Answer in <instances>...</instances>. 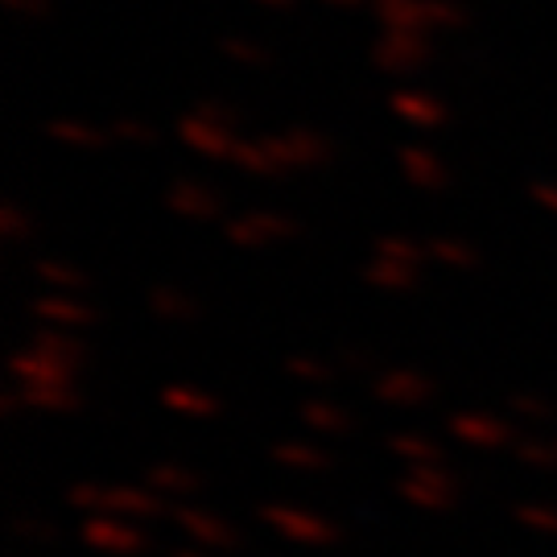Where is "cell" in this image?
Returning <instances> with one entry per match:
<instances>
[{"mask_svg":"<svg viewBox=\"0 0 557 557\" xmlns=\"http://www.w3.org/2000/svg\"><path fill=\"white\" fill-rule=\"evenodd\" d=\"M75 508H87L91 517H108V512H124V517H161L165 504L153 496V487H75L71 492Z\"/></svg>","mask_w":557,"mask_h":557,"instance_id":"cell-1","label":"cell"},{"mask_svg":"<svg viewBox=\"0 0 557 557\" xmlns=\"http://www.w3.org/2000/svg\"><path fill=\"white\" fill-rule=\"evenodd\" d=\"M400 496L418 508H430V512H446L458 499V487L455 475L446 471V462H430V467H413L400 479Z\"/></svg>","mask_w":557,"mask_h":557,"instance_id":"cell-2","label":"cell"},{"mask_svg":"<svg viewBox=\"0 0 557 557\" xmlns=\"http://www.w3.org/2000/svg\"><path fill=\"white\" fill-rule=\"evenodd\" d=\"M264 140V149L273 153L281 170H294V165H319V161L331 158V140L314 133V128H306V124H294L289 133H281V137H260Z\"/></svg>","mask_w":557,"mask_h":557,"instance_id":"cell-3","label":"cell"},{"mask_svg":"<svg viewBox=\"0 0 557 557\" xmlns=\"http://www.w3.org/2000/svg\"><path fill=\"white\" fill-rule=\"evenodd\" d=\"M376 66L380 71H413L421 62L430 59V41L425 34H413V29H388V38L380 41L376 50Z\"/></svg>","mask_w":557,"mask_h":557,"instance_id":"cell-4","label":"cell"},{"mask_svg":"<svg viewBox=\"0 0 557 557\" xmlns=\"http://www.w3.org/2000/svg\"><path fill=\"white\" fill-rule=\"evenodd\" d=\"M232 133H236V128H227V124H220V120L202 116V112L182 120V140H186L190 149L207 153V158H232V149H236V137H232Z\"/></svg>","mask_w":557,"mask_h":557,"instance_id":"cell-5","label":"cell"},{"mask_svg":"<svg viewBox=\"0 0 557 557\" xmlns=\"http://www.w3.org/2000/svg\"><path fill=\"white\" fill-rule=\"evenodd\" d=\"M178 524L199 541V549H236L239 537L227 520L211 517V512H199V508H174Z\"/></svg>","mask_w":557,"mask_h":557,"instance_id":"cell-6","label":"cell"},{"mask_svg":"<svg viewBox=\"0 0 557 557\" xmlns=\"http://www.w3.org/2000/svg\"><path fill=\"white\" fill-rule=\"evenodd\" d=\"M83 541L96 545V549H108V554H133V549H140V533L133 524H124V517H87Z\"/></svg>","mask_w":557,"mask_h":557,"instance_id":"cell-7","label":"cell"},{"mask_svg":"<svg viewBox=\"0 0 557 557\" xmlns=\"http://www.w3.org/2000/svg\"><path fill=\"white\" fill-rule=\"evenodd\" d=\"M264 520H273L285 537L301 541V545H331L338 537L335 524H326L319 517H306V512H289V508H264Z\"/></svg>","mask_w":557,"mask_h":557,"instance_id":"cell-8","label":"cell"},{"mask_svg":"<svg viewBox=\"0 0 557 557\" xmlns=\"http://www.w3.org/2000/svg\"><path fill=\"white\" fill-rule=\"evenodd\" d=\"M298 232V223L281 220V215H248V220H236L227 227V236L236 239L239 248H260L269 239H289Z\"/></svg>","mask_w":557,"mask_h":557,"instance_id":"cell-9","label":"cell"},{"mask_svg":"<svg viewBox=\"0 0 557 557\" xmlns=\"http://www.w3.org/2000/svg\"><path fill=\"white\" fill-rule=\"evenodd\" d=\"M376 397L388 400V405H421V400L434 397V384L421 372L400 368V372H388V376L376 380Z\"/></svg>","mask_w":557,"mask_h":557,"instance_id":"cell-10","label":"cell"},{"mask_svg":"<svg viewBox=\"0 0 557 557\" xmlns=\"http://www.w3.org/2000/svg\"><path fill=\"white\" fill-rule=\"evenodd\" d=\"M170 211L174 215H182V220H215L220 215V202H215V195L207 190V186H195V182H174L170 186Z\"/></svg>","mask_w":557,"mask_h":557,"instance_id":"cell-11","label":"cell"},{"mask_svg":"<svg viewBox=\"0 0 557 557\" xmlns=\"http://www.w3.org/2000/svg\"><path fill=\"white\" fill-rule=\"evenodd\" d=\"M400 170H405V178L413 182L418 190H442V186H446V170H442V161L434 158V153L405 149V153H400Z\"/></svg>","mask_w":557,"mask_h":557,"instance_id":"cell-12","label":"cell"},{"mask_svg":"<svg viewBox=\"0 0 557 557\" xmlns=\"http://www.w3.org/2000/svg\"><path fill=\"white\" fill-rule=\"evenodd\" d=\"M450 430L462 442H471V446H499V442L512 438V430L504 421H492V418H455Z\"/></svg>","mask_w":557,"mask_h":557,"instance_id":"cell-13","label":"cell"},{"mask_svg":"<svg viewBox=\"0 0 557 557\" xmlns=\"http://www.w3.org/2000/svg\"><path fill=\"white\" fill-rule=\"evenodd\" d=\"M34 314L46 322H54V326H87V322L96 319V310L91 306H83V301H62V298H41L34 306Z\"/></svg>","mask_w":557,"mask_h":557,"instance_id":"cell-14","label":"cell"},{"mask_svg":"<svg viewBox=\"0 0 557 557\" xmlns=\"http://www.w3.org/2000/svg\"><path fill=\"white\" fill-rule=\"evenodd\" d=\"M232 161H236L239 170H248V174H257V178H277L285 174L273 153L264 149V140H236V149H232Z\"/></svg>","mask_w":557,"mask_h":557,"instance_id":"cell-15","label":"cell"},{"mask_svg":"<svg viewBox=\"0 0 557 557\" xmlns=\"http://www.w3.org/2000/svg\"><path fill=\"white\" fill-rule=\"evenodd\" d=\"M368 281L380 285V289H413V281H418V269H409V264H397V260H384L376 257L368 264Z\"/></svg>","mask_w":557,"mask_h":557,"instance_id":"cell-16","label":"cell"},{"mask_svg":"<svg viewBox=\"0 0 557 557\" xmlns=\"http://www.w3.org/2000/svg\"><path fill=\"white\" fill-rule=\"evenodd\" d=\"M149 306H153V314L174 319V322H186L199 314V301H190L186 294H178V289H165V285H158V289L149 294Z\"/></svg>","mask_w":557,"mask_h":557,"instance_id":"cell-17","label":"cell"},{"mask_svg":"<svg viewBox=\"0 0 557 557\" xmlns=\"http://www.w3.org/2000/svg\"><path fill=\"white\" fill-rule=\"evenodd\" d=\"M301 421L322 430V434H347L351 430V418L343 409H335V405H322V400H306L301 405Z\"/></svg>","mask_w":557,"mask_h":557,"instance_id":"cell-18","label":"cell"},{"mask_svg":"<svg viewBox=\"0 0 557 557\" xmlns=\"http://www.w3.org/2000/svg\"><path fill=\"white\" fill-rule=\"evenodd\" d=\"M393 108H397V116H405L409 124H418V128H430V124H438L442 120V108L430 96H413V91H400L397 100H393Z\"/></svg>","mask_w":557,"mask_h":557,"instance_id":"cell-19","label":"cell"},{"mask_svg":"<svg viewBox=\"0 0 557 557\" xmlns=\"http://www.w3.org/2000/svg\"><path fill=\"white\" fill-rule=\"evenodd\" d=\"M149 487L153 492H174V496H190V492H199V475H190V471H182V467H153L149 471Z\"/></svg>","mask_w":557,"mask_h":557,"instance_id":"cell-20","label":"cell"},{"mask_svg":"<svg viewBox=\"0 0 557 557\" xmlns=\"http://www.w3.org/2000/svg\"><path fill=\"white\" fill-rule=\"evenodd\" d=\"M397 455H405L413 467H430V462H446V455H442L434 442H425V438H413V434H400V438L388 442Z\"/></svg>","mask_w":557,"mask_h":557,"instance_id":"cell-21","label":"cell"},{"mask_svg":"<svg viewBox=\"0 0 557 557\" xmlns=\"http://www.w3.org/2000/svg\"><path fill=\"white\" fill-rule=\"evenodd\" d=\"M425 252H430V248H421V244H413V239H393V236L376 239V257L409 264V269H418L421 260H425Z\"/></svg>","mask_w":557,"mask_h":557,"instance_id":"cell-22","label":"cell"},{"mask_svg":"<svg viewBox=\"0 0 557 557\" xmlns=\"http://www.w3.org/2000/svg\"><path fill=\"white\" fill-rule=\"evenodd\" d=\"M34 347L46 351L50 359H59V363H66V368H71V363H79V356H83L79 343H71V338L59 335V331H41V335L34 338Z\"/></svg>","mask_w":557,"mask_h":557,"instance_id":"cell-23","label":"cell"},{"mask_svg":"<svg viewBox=\"0 0 557 557\" xmlns=\"http://www.w3.org/2000/svg\"><path fill=\"white\" fill-rule=\"evenodd\" d=\"M277 458L285 462V467H301V471H322V467L331 462V455H322V450H314V446H298V442L277 446Z\"/></svg>","mask_w":557,"mask_h":557,"instance_id":"cell-24","label":"cell"},{"mask_svg":"<svg viewBox=\"0 0 557 557\" xmlns=\"http://www.w3.org/2000/svg\"><path fill=\"white\" fill-rule=\"evenodd\" d=\"M165 405L178 409V413H190V418H211L220 405L211 397H199V393H186V388H165Z\"/></svg>","mask_w":557,"mask_h":557,"instance_id":"cell-25","label":"cell"},{"mask_svg":"<svg viewBox=\"0 0 557 557\" xmlns=\"http://www.w3.org/2000/svg\"><path fill=\"white\" fill-rule=\"evenodd\" d=\"M38 281L54 285V289H87V273H79V269H62V264H54V260H41Z\"/></svg>","mask_w":557,"mask_h":557,"instance_id":"cell-26","label":"cell"},{"mask_svg":"<svg viewBox=\"0 0 557 557\" xmlns=\"http://www.w3.org/2000/svg\"><path fill=\"white\" fill-rule=\"evenodd\" d=\"M50 133H54L59 140H66V145H83V149L103 145L100 128H83V124H75V120H54V124H50Z\"/></svg>","mask_w":557,"mask_h":557,"instance_id":"cell-27","label":"cell"},{"mask_svg":"<svg viewBox=\"0 0 557 557\" xmlns=\"http://www.w3.org/2000/svg\"><path fill=\"white\" fill-rule=\"evenodd\" d=\"M425 248H430V257H438L442 264H455V269H471L475 264V252L467 244H455V239H430Z\"/></svg>","mask_w":557,"mask_h":557,"instance_id":"cell-28","label":"cell"},{"mask_svg":"<svg viewBox=\"0 0 557 557\" xmlns=\"http://www.w3.org/2000/svg\"><path fill=\"white\" fill-rule=\"evenodd\" d=\"M289 372L298 380H310V384H326L331 380V363H319V359H310V356H298V359H289Z\"/></svg>","mask_w":557,"mask_h":557,"instance_id":"cell-29","label":"cell"},{"mask_svg":"<svg viewBox=\"0 0 557 557\" xmlns=\"http://www.w3.org/2000/svg\"><path fill=\"white\" fill-rule=\"evenodd\" d=\"M517 520L520 524H529V529H537V533H557V512L554 508H517Z\"/></svg>","mask_w":557,"mask_h":557,"instance_id":"cell-30","label":"cell"},{"mask_svg":"<svg viewBox=\"0 0 557 557\" xmlns=\"http://www.w3.org/2000/svg\"><path fill=\"white\" fill-rule=\"evenodd\" d=\"M520 458H524L529 467L549 471V467H557V446H545V442H520Z\"/></svg>","mask_w":557,"mask_h":557,"instance_id":"cell-31","label":"cell"},{"mask_svg":"<svg viewBox=\"0 0 557 557\" xmlns=\"http://www.w3.org/2000/svg\"><path fill=\"white\" fill-rule=\"evenodd\" d=\"M425 21L430 25H462V13L450 0H425Z\"/></svg>","mask_w":557,"mask_h":557,"instance_id":"cell-32","label":"cell"},{"mask_svg":"<svg viewBox=\"0 0 557 557\" xmlns=\"http://www.w3.org/2000/svg\"><path fill=\"white\" fill-rule=\"evenodd\" d=\"M223 54H232V59L248 62V66H260V62H264V50H260V46H252V41H239V38L223 41Z\"/></svg>","mask_w":557,"mask_h":557,"instance_id":"cell-33","label":"cell"},{"mask_svg":"<svg viewBox=\"0 0 557 557\" xmlns=\"http://www.w3.org/2000/svg\"><path fill=\"white\" fill-rule=\"evenodd\" d=\"M508 405H512V413H520V418H533V421H545L549 418V405L537 397H520V393H512L508 397Z\"/></svg>","mask_w":557,"mask_h":557,"instance_id":"cell-34","label":"cell"},{"mask_svg":"<svg viewBox=\"0 0 557 557\" xmlns=\"http://www.w3.org/2000/svg\"><path fill=\"white\" fill-rule=\"evenodd\" d=\"M0 232H4L9 239H25L29 232H34V227L21 220L17 207H4V211H0Z\"/></svg>","mask_w":557,"mask_h":557,"instance_id":"cell-35","label":"cell"},{"mask_svg":"<svg viewBox=\"0 0 557 557\" xmlns=\"http://www.w3.org/2000/svg\"><path fill=\"white\" fill-rule=\"evenodd\" d=\"M116 137H124V140H140V145H149V140H153V128H145L140 120H120V124H116Z\"/></svg>","mask_w":557,"mask_h":557,"instance_id":"cell-36","label":"cell"},{"mask_svg":"<svg viewBox=\"0 0 557 557\" xmlns=\"http://www.w3.org/2000/svg\"><path fill=\"white\" fill-rule=\"evenodd\" d=\"M13 13H21V17H41L46 13V0H4Z\"/></svg>","mask_w":557,"mask_h":557,"instance_id":"cell-37","label":"cell"},{"mask_svg":"<svg viewBox=\"0 0 557 557\" xmlns=\"http://www.w3.org/2000/svg\"><path fill=\"white\" fill-rule=\"evenodd\" d=\"M17 529L25 533V537H38L41 545H50V541H54V533H50L46 524H29V520H17Z\"/></svg>","mask_w":557,"mask_h":557,"instance_id":"cell-38","label":"cell"},{"mask_svg":"<svg viewBox=\"0 0 557 557\" xmlns=\"http://www.w3.org/2000/svg\"><path fill=\"white\" fill-rule=\"evenodd\" d=\"M533 195H537L541 207H549L557 215V186H533Z\"/></svg>","mask_w":557,"mask_h":557,"instance_id":"cell-39","label":"cell"},{"mask_svg":"<svg viewBox=\"0 0 557 557\" xmlns=\"http://www.w3.org/2000/svg\"><path fill=\"white\" fill-rule=\"evenodd\" d=\"M260 4H273V9H285V4H294V0H260Z\"/></svg>","mask_w":557,"mask_h":557,"instance_id":"cell-40","label":"cell"},{"mask_svg":"<svg viewBox=\"0 0 557 557\" xmlns=\"http://www.w3.org/2000/svg\"><path fill=\"white\" fill-rule=\"evenodd\" d=\"M178 557H207L202 549H178Z\"/></svg>","mask_w":557,"mask_h":557,"instance_id":"cell-41","label":"cell"},{"mask_svg":"<svg viewBox=\"0 0 557 557\" xmlns=\"http://www.w3.org/2000/svg\"><path fill=\"white\" fill-rule=\"evenodd\" d=\"M335 4H356V0H335Z\"/></svg>","mask_w":557,"mask_h":557,"instance_id":"cell-42","label":"cell"},{"mask_svg":"<svg viewBox=\"0 0 557 557\" xmlns=\"http://www.w3.org/2000/svg\"><path fill=\"white\" fill-rule=\"evenodd\" d=\"M376 4H380V0H376Z\"/></svg>","mask_w":557,"mask_h":557,"instance_id":"cell-43","label":"cell"}]
</instances>
